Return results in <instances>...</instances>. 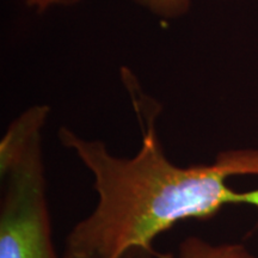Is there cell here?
Segmentation results:
<instances>
[{
  "mask_svg": "<svg viewBox=\"0 0 258 258\" xmlns=\"http://www.w3.org/2000/svg\"><path fill=\"white\" fill-rule=\"evenodd\" d=\"M179 258H252L243 245H213L199 237H188L179 245Z\"/></svg>",
  "mask_w": 258,
  "mask_h": 258,
  "instance_id": "3957f363",
  "label": "cell"
},
{
  "mask_svg": "<svg viewBox=\"0 0 258 258\" xmlns=\"http://www.w3.org/2000/svg\"><path fill=\"white\" fill-rule=\"evenodd\" d=\"M134 111L143 143L129 158L69 127L57 132L90 171L97 194L93 211L67 235L62 258H170L153 243L175 225L207 220L230 205L258 207V150L224 151L209 164L179 166L158 137L157 103L150 98Z\"/></svg>",
  "mask_w": 258,
  "mask_h": 258,
  "instance_id": "6da1fadb",
  "label": "cell"
},
{
  "mask_svg": "<svg viewBox=\"0 0 258 258\" xmlns=\"http://www.w3.org/2000/svg\"><path fill=\"white\" fill-rule=\"evenodd\" d=\"M141 8L163 19H177L188 14L191 0H133Z\"/></svg>",
  "mask_w": 258,
  "mask_h": 258,
  "instance_id": "277c9868",
  "label": "cell"
},
{
  "mask_svg": "<svg viewBox=\"0 0 258 258\" xmlns=\"http://www.w3.org/2000/svg\"><path fill=\"white\" fill-rule=\"evenodd\" d=\"M49 111L46 104L29 106L0 140V258H59L43 154Z\"/></svg>",
  "mask_w": 258,
  "mask_h": 258,
  "instance_id": "7a4b0ae2",
  "label": "cell"
},
{
  "mask_svg": "<svg viewBox=\"0 0 258 258\" xmlns=\"http://www.w3.org/2000/svg\"><path fill=\"white\" fill-rule=\"evenodd\" d=\"M82 2L83 0H25L29 8H32L37 12H44L55 8H70Z\"/></svg>",
  "mask_w": 258,
  "mask_h": 258,
  "instance_id": "5b68a950",
  "label": "cell"
}]
</instances>
